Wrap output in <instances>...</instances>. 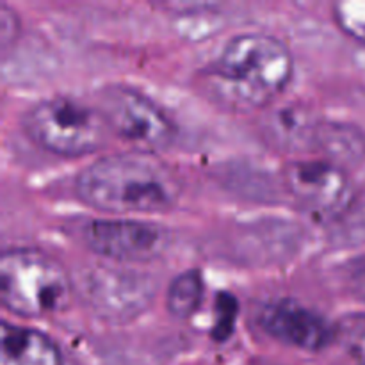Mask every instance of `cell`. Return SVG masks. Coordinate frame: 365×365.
Masks as SVG:
<instances>
[{"label": "cell", "mask_w": 365, "mask_h": 365, "mask_svg": "<svg viewBox=\"0 0 365 365\" xmlns=\"http://www.w3.org/2000/svg\"><path fill=\"white\" fill-rule=\"evenodd\" d=\"M96 109L109 130L141 152H155L173 143L177 127L171 118L141 91L128 86H107L98 93Z\"/></svg>", "instance_id": "5b68a950"}, {"label": "cell", "mask_w": 365, "mask_h": 365, "mask_svg": "<svg viewBox=\"0 0 365 365\" xmlns=\"http://www.w3.org/2000/svg\"><path fill=\"white\" fill-rule=\"evenodd\" d=\"M0 365H63L59 348L45 334L4 323L0 330Z\"/></svg>", "instance_id": "9c48e42d"}, {"label": "cell", "mask_w": 365, "mask_h": 365, "mask_svg": "<svg viewBox=\"0 0 365 365\" xmlns=\"http://www.w3.org/2000/svg\"><path fill=\"white\" fill-rule=\"evenodd\" d=\"M205 296V282L198 269L184 271L178 274L168 289L166 305L171 316L189 319L198 312Z\"/></svg>", "instance_id": "8fae6325"}, {"label": "cell", "mask_w": 365, "mask_h": 365, "mask_svg": "<svg viewBox=\"0 0 365 365\" xmlns=\"http://www.w3.org/2000/svg\"><path fill=\"white\" fill-rule=\"evenodd\" d=\"M294 70L291 50L264 32L232 38L209 68L212 89L228 103L262 107L287 88Z\"/></svg>", "instance_id": "7a4b0ae2"}, {"label": "cell", "mask_w": 365, "mask_h": 365, "mask_svg": "<svg viewBox=\"0 0 365 365\" xmlns=\"http://www.w3.org/2000/svg\"><path fill=\"white\" fill-rule=\"evenodd\" d=\"M14 21H16V13H13L7 4H0V39L4 46L9 45L11 39L14 38V32L18 31Z\"/></svg>", "instance_id": "9a60e30c"}, {"label": "cell", "mask_w": 365, "mask_h": 365, "mask_svg": "<svg viewBox=\"0 0 365 365\" xmlns=\"http://www.w3.org/2000/svg\"><path fill=\"white\" fill-rule=\"evenodd\" d=\"M355 287L359 289L360 294L365 298V269L360 271V273L355 277Z\"/></svg>", "instance_id": "2e32d148"}, {"label": "cell", "mask_w": 365, "mask_h": 365, "mask_svg": "<svg viewBox=\"0 0 365 365\" xmlns=\"http://www.w3.org/2000/svg\"><path fill=\"white\" fill-rule=\"evenodd\" d=\"M284 184L303 209L321 216L342 212L353 198L344 168L327 159L291 160L284 168Z\"/></svg>", "instance_id": "52a82bcc"}, {"label": "cell", "mask_w": 365, "mask_h": 365, "mask_svg": "<svg viewBox=\"0 0 365 365\" xmlns=\"http://www.w3.org/2000/svg\"><path fill=\"white\" fill-rule=\"evenodd\" d=\"M235 317H237V303H235L234 296L220 294V298H217V317L216 324H214V337L217 341H225L227 337H230Z\"/></svg>", "instance_id": "5bb4252c"}, {"label": "cell", "mask_w": 365, "mask_h": 365, "mask_svg": "<svg viewBox=\"0 0 365 365\" xmlns=\"http://www.w3.org/2000/svg\"><path fill=\"white\" fill-rule=\"evenodd\" d=\"M73 285L59 262L32 248H13L0 260V299L11 312L43 317L66 309Z\"/></svg>", "instance_id": "3957f363"}, {"label": "cell", "mask_w": 365, "mask_h": 365, "mask_svg": "<svg viewBox=\"0 0 365 365\" xmlns=\"http://www.w3.org/2000/svg\"><path fill=\"white\" fill-rule=\"evenodd\" d=\"M24 130L46 152L82 157L102 148L109 127L96 107L70 96H52L25 113Z\"/></svg>", "instance_id": "277c9868"}, {"label": "cell", "mask_w": 365, "mask_h": 365, "mask_svg": "<svg viewBox=\"0 0 365 365\" xmlns=\"http://www.w3.org/2000/svg\"><path fill=\"white\" fill-rule=\"evenodd\" d=\"M84 245L96 255L120 262H146L157 259L168 246L163 227L132 217L91 220L81 228Z\"/></svg>", "instance_id": "8992f818"}, {"label": "cell", "mask_w": 365, "mask_h": 365, "mask_svg": "<svg viewBox=\"0 0 365 365\" xmlns=\"http://www.w3.org/2000/svg\"><path fill=\"white\" fill-rule=\"evenodd\" d=\"M327 153V160L337 164H355L365 155V138L355 127L342 123H319L316 143Z\"/></svg>", "instance_id": "30bf717a"}, {"label": "cell", "mask_w": 365, "mask_h": 365, "mask_svg": "<svg viewBox=\"0 0 365 365\" xmlns=\"http://www.w3.org/2000/svg\"><path fill=\"white\" fill-rule=\"evenodd\" d=\"M259 321L273 339L305 351H321L335 341V324L292 299H278L266 305Z\"/></svg>", "instance_id": "ba28073f"}, {"label": "cell", "mask_w": 365, "mask_h": 365, "mask_svg": "<svg viewBox=\"0 0 365 365\" xmlns=\"http://www.w3.org/2000/svg\"><path fill=\"white\" fill-rule=\"evenodd\" d=\"M334 18L344 34L365 45V0L335 2Z\"/></svg>", "instance_id": "4fadbf2b"}, {"label": "cell", "mask_w": 365, "mask_h": 365, "mask_svg": "<svg viewBox=\"0 0 365 365\" xmlns=\"http://www.w3.org/2000/svg\"><path fill=\"white\" fill-rule=\"evenodd\" d=\"M180 191L175 171L155 153L141 150L93 160L75 180L81 202L120 217L164 212L177 203Z\"/></svg>", "instance_id": "6da1fadb"}, {"label": "cell", "mask_w": 365, "mask_h": 365, "mask_svg": "<svg viewBox=\"0 0 365 365\" xmlns=\"http://www.w3.org/2000/svg\"><path fill=\"white\" fill-rule=\"evenodd\" d=\"M335 341L359 364L365 365V314H348L335 324Z\"/></svg>", "instance_id": "7c38bea8"}]
</instances>
